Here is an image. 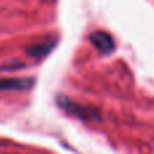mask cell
Instances as JSON below:
<instances>
[{
	"mask_svg": "<svg viewBox=\"0 0 154 154\" xmlns=\"http://www.w3.org/2000/svg\"><path fill=\"white\" fill-rule=\"evenodd\" d=\"M34 85L32 79H4L0 80V91H29Z\"/></svg>",
	"mask_w": 154,
	"mask_h": 154,
	"instance_id": "obj_3",
	"label": "cell"
},
{
	"mask_svg": "<svg viewBox=\"0 0 154 154\" xmlns=\"http://www.w3.org/2000/svg\"><path fill=\"white\" fill-rule=\"evenodd\" d=\"M89 41L100 53L109 54L115 49V41L108 32L106 31H95L89 35Z\"/></svg>",
	"mask_w": 154,
	"mask_h": 154,
	"instance_id": "obj_2",
	"label": "cell"
},
{
	"mask_svg": "<svg viewBox=\"0 0 154 154\" xmlns=\"http://www.w3.org/2000/svg\"><path fill=\"white\" fill-rule=\"evenodd\" d=\"M54 43L56 42H54L53 39L43 41V42L37 43V45L30 46L26 50V53L29 54L30 57H32V58H42V57L48 56V54L50 53L51 49L54 48Z\"/></svg>",
	"mask_w": 154,
	"mask_h": 154,
	"instance_id": "obj_4",
	"label": "cell"
},
{
	"mask_svg": "<svg viewBox=\"0 0 154 154\" xmlns=\"http://www.w3.org/2000/svg\"><path fill=\"white\" fill-rule=\"evenodd\" d=\"M57 103H58V106L61 107L64 111L75 115V116L80 118V119H84V120H99L100 119V115L97 114L96 109L89 108V107L80 106V104H77V103H73V101H70L68 97L60 96Z\"/></svg>",
	"mask_w": 154,
	"mask_h": 154,
	"instance_id": "obj_1",
	"label": "cell"
}]
</instances>
